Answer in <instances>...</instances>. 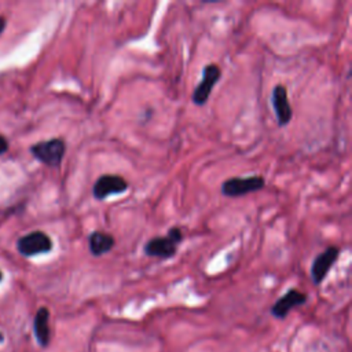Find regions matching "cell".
Instances as JSON below:
<instances>
[{"label":"cell","instance_id":"cell-1","mask_svg":"<svg viewBox=\"0 0 352 352\" xmlns=\"http://www.w3.org/2000/svg\"><path fill=\"white\" fill-rule=\"evenodd\" d=\"M182 241H183L182 230L179 227H170L165 236L150 238L146 242L143 252L146 256H150V257L170 258L176 254Z\"/></svg>","mask_w":352,"mask_h":352},{"label":"cell","instance_id":"cell-2","mask_svg":"<svg viewBox=\"0 0 352 352\" xmlns=\"http://www.w3.org/2000/svg\"><path fill=\"white\" fill-rule=\"evenodd\" d=\"M66 144L62 139H50L38 142L30 147L32 155L48 166H58L65 155Z\"/></svg>","mask_w":352,"mask_h":352},{"label":"cell","instance_id":"cell-3","mask_svg":"<svg viewBox=\"0 0 352 352\" xmlns=\"http://www.w3.org/2000/svg\"><path fill=\"white\" fill-rule=\"evenodd\" d=\"M265 186V180L261 176H249V177H231L223 182L221 194L224 197L236 198L246 195L249 192L260 191Z\"/></svg>","mask_w":352,"mask_h":352},{"label":"cell","instance_id":"cell-4","mask_svg":"<svg viewBox=\"0 0 352 352\" xmlns=\"http://www.w3.org/2000/svg\"><path fill=\"white\" fill-rule=\"evenodd\" d=\"M16 249L22 256H36L48 253L52 249L51 238L43 231H33L16 241Z\"/></svg>","mask_w":352,"mask_h":352},{"label":"cell","instance_id":"cell-5","mask_svg":"<svg viewBox=\"0 0 352 352\" xmlns=\"http://www.w3.org/2000/svg\"><path fill=\"white\" fill-rule=\"evenodd\" d=\"M128 190V182L120 175H102L96 179L92 187L94 198L103 201L110 195L122 194Z\"/></svg>","mask_w":352,"mask_h":352},{"label":"cell","instance_id":"cell-6","mask_svg":"<svg viewBox=\"0 0 352 352\" xmlns=\"http://www.w3.org/2000/svg\"><path fill=\"white\" fill-rule=\"evenodd\" d=\"M220 76H221V70L214 63L206 65L202 69V78H201V81L198 82V85L195 87V89L192 92V102L195 104L204 106L208 102L213 87L220 80Z\"/></svg>","mask_w":352,"mask_h":352},{"label":"cell","instance_id":"cell-7","mask_svg":"<svg viewBox=\"0 0 352 352\" xmlns=\"http://www.w3.org/2000/svg\"><path fill=\"white\" fill-rule=\"evenodd\" d=\"M338 254L340 249L337 246H329L314 258L311 265V279L315 285H320L324 280L329 270L338 258Z\"/></svg>","mask_w":352,"mask_h":352},{"label":"cell","instance_id":"cell-8","mask_svg":"<svg viewBox=\"0 0 352 352\" xmlns=\"http://www.w3.org/2000/svg\"><path fill=\"white\" fill-rule=\"evenodd\" d=\"M305 301H307L305 293H302L297 289H290L280 298H278L274 302V305L271 307V315L278 319H283L289 315V312L293 308L305 304Z\"/></svg>","mask_w":352,"mask_h":352},{"label":"cell","instance_id":"cell-9","mask_svg":"<svg viewBox=\"0 0 352 352\" xmlns=\"http://www.w3.org/2000/svg\"><path fill=\"white\" fill-rule=\"evenodd\" d=\"M272 106H274V111L278 120V124L280 126H285L290 122L293 111H292V106L289 103V98H287V89L285 85L278 84L274 87L272 89Z\"/></svg>","mask_w":352,"mask_h":352},{"label":"cell","instance_id":"cell-10","mask_svg":"<svg viewBox=\"0 0 352 352\" xmlns=\"http://www.w3.org/2000/svg\"><path fill=\"white\" fill-rule=\"evenodd\" d=\"M114 236L103 231H92L88 235V246L92 256H103L114 248Z\"/></svg>","mask_w":352,"mask_h":352},{"label":"cell","instance_id":"cell-11","mask_svg":"<svg viewBox=\"0 0 352 352\" xmlns=\"http://www.w3.org/2000/svg\"><path fill=\"white\" fill-rule=\"evenodd\" d=\"M33 330L37 342L41 346H47L50 342L51 331H50V311L45 307H41L34 316L33 320Z\"/></svg>","mask_w":352,"mask_h":352},{"label":"cell","instance_id":"cell-12","mask_svg":"<svg viewBox=\"0 0 352 352\" xmlns=\"http://www.w3.org/2000/svg\"><path fill=\"white\" fill-rule=\"evenodd\" d=\"M7 148H8V143H7L6 138H3V136L0 135V154H3L4 151H7Z\"/></svg>","mask_w":352,"mask_h":352},{"label":"cell","instance_id":"cell-13","mask_svg":"<svg viewBox=\"0 0 352 352\" xmlns=\"http://www.w3.org/2000/svg\"><path fill=\"white\" fill-rule=\"evenodd\" d=\"M4 28H6V19L3 16H0V33L4 30Z\"/></svg>","mask_w":352,"mask_h":352},{"label":"cell","instance_id":"cell-14","mask_svg":"<svg viewBox=\"0 0 352 352\" xmlns=\"http://www.w3.org/2000/svg\"><path fill=\"white\" fill-rule=\"evenodd\" d=\"M4 341V336H3V333L0 331V342H3Z\"/></svg>","mask_w":352,"mask_h":352},{"label":"cell","instance_id":"cell-15","mask_svg":"<svg viewBox=\"0 0 352 352\" xmlns=\"http://www.w3.org/2000/svg\"><path fill=\"white\" fill-rule=\"evenodd\" d=\"M1 278H3V274H1V271H0V280H1Z\"/></svg>","mask_w":352,"mask_h":352}]
</instances>
